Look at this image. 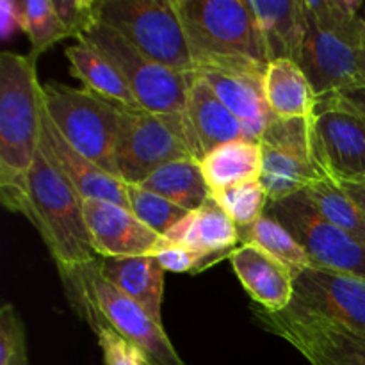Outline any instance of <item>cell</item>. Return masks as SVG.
Listing matches in <instances>:
<instances>
[{"mask_svg":"<svg viewBox=\"0 0 365 365\" xmlns=\"http://www.w3.org/2000/svg\"><path fill=\"white\" fill-rule=\"evenodd\" d=\"M34 57L0 53V200L21 214L27 178L39 150L41 84Z\"/></svg>","mask_w":365,"mask_h":365,"instance_id":"obj_1","label":"cell"},{"mask_svg":"<svg viewBox=\"0 0 365 365\" xmlns=\"http://www.w3.org/2000/svg\"><path fill=\"white\" fill-rule=\"evenodd\" d=\"M195 70L266 75L262 32L246 0H173Z\"/></svg>","mask_w":365,"mask_h":365,"instance_id":"obj_2","label":"cell"},{"mask_svg":"<svg viewBox=\"0 0 365 365\" xmlns=\"http://www.w3.org/2000/svg\"><path fill=\"white\" fill-rule=\"evenodd\" d=\"M21 216L38 230L57 271L77 269L100 259L86 223L84 198L41 148L29 171Z\"/></svg>","mask_w":365,"mask_h":365,"instance_id":"obj_3","label":"cell"},{"mask_svg":"<svg viewBox=\"0 0 365 365\" xmlns=\"http://www.w3.org/2000/svg\"><path fill=\"white\" fill-rule=\"evenodd\" d=\"M59 277L70 307L93 331L102 324L114 328L143 353L148 365H185L163 324L155 323L139 303L114 287L100 273L98 260L77 269L59 271Z\"/></svg>","mask_w":365,"mask_h":365,"instance_id":"obj_4","label":"cell"},{"mask_svg":"<svg viewBox=\"0 0 365 365\" xmlns=\"http://www.w3.org/2000/svg\"><path fill=\"white\" fill-rule=\"evenodd\" d=\"M41 102L64 139L86 159L118 178L120 103L86 88L75 89L56 82L41 84Z\"/></svg>","mask_w":365,"mask_h":365,"instance_id":"obj_5","label":"cell"},{"mask_svg":"<svg viewBox=\"0 0 365 365\" xmlns=\"http://www.w3.org/2000/svg\"><path fill=\"white\" fill-rule=\"evenodd\" d=\"M96 20L155 63L180 73L196 71L173 0H98Z\"/></svg>","mask_w":365,"mask_h":365,"instance_id":"obj_6","label":"cell"},{"mask_svg":"<svg viewBox=\"0 0 365 365\" xmlns=\"http://www.w3.org/2000/svg\"><path fill=\"white\" fill-rule=\"evenodd\" d=\"M77 41L91 45L118 68L143 109L184 121L191 73H180L155 63L100 21L78 36Z\"/></svg>","mask_w":365,"mask_h":365,"instance_id":"obj_7","label":"cell"},{"mask_svg":"<svg viewBox=\"0 0 365 365\" xmlns=\"http://www.w3.org/2000/svg\"><path fill=\"white\" fill-rule=\"evenodd\" d=\"M266 214L282 225L309 255L316 269L365 280V246L331 225L305 191L267 203Z\"/></svg>","mask_w":365,"mask_h":365,"instance_id":"obj_8","label":"cell"},{"mask_svg":"<svg viewBox=\"0 0 365 365\" xmlns=\"http://www.w3.org/2000/svg\"><path fill=\"white\" fill-rule=\"evenodd\" d=\"M299 66L317 100L365 88V18L316 29L307 24Z\"/></svg>","mask_w":365,"mask_h":365,"instance_id":"obj_9","label":"cell"},{"mask_svg":"<svg viewBox=\"0 0 365 365\" xmlns=\"http://www.w3.org/2000/svg\"><path fill=\"white\" fill-rule=\"evenodd\" d=\"M120 109L116 170L121 182L139 185L164 164L192 157L184 121L157 116L146 109L125 106Z\"/></svg>","mask_w":365,"mask_h":365,"instance_id":"obj_10","label":"cell"},{"mask_svg":"<svg viewBox=\"0 0 365 365\" xmlns=\"http://www.w3.org/2000/svg\"><path fill=\"white\" fill-rule=\"evenodd\" d=\"M264 330L298 349L310 365H365V339L314 314L287 307L282 312L253 309Z\"/></svg>","mask_w":365,"mask_h":365,"instance_id":"obj_11","label":"cell"},{"mask_svg":"<svg viewBox=\"0 0 365 365\" xmlns=\"http://www.w3.org/2000/svg\"><path fill=\"white\" fill-rule=\"evenodd\" d=\"M289 307L365 339L364 278L310 267L294 277V298Z\"/></svg>","mask_w":365,"mask_h":365,"instance_id":"obj_12","label":"cell"},{"mask_svg":"<svg viewBox=\"0 0 365 365\" xmlns=\"http://www.w3.org/2000/svg\"><path fill=\"white\" fill-rule=\"evenodd\" d=\"M39 148L57 168V171L77 189L82 198L103 200L130 210L127 200V184L77 152L56 127L43 107V102L39 107Z\"/></svg>","mask_w":365,"mask_h":365,"instance_id":"obj_13","label":"cell"},{"mask_svg":"<svg viewBox=\"0 0 365 365\" xmlns=\"http://www.w3.org/2000/svg\"><path fill=\"white\" fill-rule=\"evenodd\" d=\"M84 216L93 248L100 259L155 255L164 237L135 214L103 200H84Z\"/></svg>","mask_w":365,"mask_h":365,"instance_id":"obj_14","label":"cell"},{"mask_svg":"<svg viewBox=\"0 0 365 365\" xmlns=\"http://www.w3.org/2000/svg\"><path fill=\"white\" fill-rule=\"evenodd\" d=\"M184 130L189 150L198 160L225 143L252 139L245 125L225 107L205 78L196 71L189 81Z\"/></svg>","mask_w":365,"mask_h":365,"instance_id":"obj_15","label":"cell"},{"mask_svg":"<svg viewBox=\"0 0 365 365\" xmlns=\"http://www.w3.org/2000/svg\"><path fill=\"white\" fill-rule=\"evenodd\" d=\"M317 138L334 180L365 178V114L351 109H317Z\"/></svg>","mask_w":365,"mask_h":365,"instance_id":"obj_16","label":"cell"},{"mask_svg":"<svg viewBox=\"0 0 365 365\" xmlns=\"http://www.w3.org/2000/svg\"><path fill=\"white\" fill-rule=\"evenodd\" d=\"M235 277L257 307L282 312L294 298L292 271L255 245H241L230 255Z\"/></svg>","mask_w":365,"mask_h":365,"instance_id":"obj_17","label":"cell"},{"mask_svg":"<svg viewBox=\"0 0 365 365\" xmlns=\"http://www.w3.org/2000/svg\"><path fill=\"white\" fill-rule=\"evenodd\" d=\"M196 73L205 78L225 107L245 125L250 138L259 141L274 118L267 106L264 77L221 70H200Z\"/></svg>","mask_w":365,"mask_h":365,"instance_id":"obj_18","label":"cell"},{"mask_svg":"<svg viewBox=\"0 0 365 365\" xmlns=\"http://www.w3.org/2000/svg\"><path fill=\"white\" fill-rule=\"evenodd\" d=\"M266 43L269 61L299 63L307 38L303 0H246Z\"/></svg>","mask_w":365,"mask_h":365,"instance_id":"obj_19","label":"cell"},{"mask_svg":"<svg viewBox=\"0 0 365 365\" xmlns=\"http://www.w3.org/2000/svg\"><path fill=\"white\" fill-rule=\"evenodd\" d=\"M100 273L163 324L164 269L153 255L98 259Z\"/></svg>","mask_w":365,"mask_h":365,"instance_id":"obj_20","label":"cell"},{"mask_svg":"<svg viewBox=\"0 0 365 365\" xmlns=\"http://www.w3.org/2000/svg\"><path fill=\"white\" fill-rule=\"evenodd\" d=\"M164 239L196 252L232 253L239 245V228L210 196L202 207L175 225Z\"/></svg>","mask_w":365,"mask_h":365,"instance_id":"obj_21","label":"cell"},{"mask_svg":"<svg viewBox=\"0 0 365 365\" xmlns=\"http://www.w3.org/2000/svg\"><path fill=\"white\" fill-rule=\"evenodd\" d=\"M267 106L274 118H316L317 95L298 63L278 59L269 63L264 75Z\"/></svg>","mask_w":365,"mask_h":365,"instance_id":"obj_22","label":"cell"},{"mask_svg":"<svg viewBox=\"0 0 365 365\" xmlns=\"http://www.w3.org/2000/svg\"><path fill=\"white\" fill-rule=\"evenodd\" d=\"M210 196L232 185L260 180L262 145L255 139L225 143L200 160Z\"/></svg>","mask_w":365,"mask_h":365,"instance_id":"obj_23","label":"cell"},{"mask_svg":"<svg viewBox=\"0 0 365 365\" xmlns=\"http://www.w3.org/2000/svg\"><path fill=\"white\" fill-rule=\"evenodd\" d=\"M64 53L70 63V73L78 78L86 89L120 106L143 109L118 68L98 50L88 43L77 41L75 45L68 46Z\"/></svg>","mask_w":365,"mask_h":365,"instance_id":"obj_24","label":"cell"},{"mask_svg":"<svg viewBox=\"0 0 365 365\" xmlns=\"http://www.w3.org/2000/svg\"><path fill=\"white\" fill-rule=\"evenodd\" d=\"M139 185L189 212L202 207L210 198V189L203 177L200 160L195 157L164 164Z\"/></svg>","mask_w":365,"mask_h":365,"instance_id":"obj_25","label":"cell"},{"mask_svg":"<svg viewBox=\"0 0 365 365\" xmlns=\"http://www.w3.org/2000/svg\"><path fill=\"white\" fill-rule=\"evenodd\" d=\"M330 177L327 170L296 157L292 153L262 145V173L260 184L266 189L269 202H278L287 196L309 189L316 182Z\"/></svg>","mask_w":365,"mask_h":365,"instance_id":"obj_26","label":"cell"},{"mask_svg":"<svg viewBox=\"0 0 365 365\" xmlns=\"http://www.w3.org/2000/svg\"><path fill=\"white\" fill-rule=\"evenodd\" d=\"M239 242L241 245H255L262 248L264 252L284 262L294 277L312 267V262H310L305 250L296 242V239L278 221H274L267 214L259 217L255 223L239 228Z\"/></svg>","mask_w":365,"mask_h":365,"instance_id":"obj_27","label":"cell"},{"mask_svg":"<svg viewBox=\"0 0 365 365\" xmlns=\"http://www.w3.org/2000/svg\"><path fill=\"white\" fill-rule=\"evenodd\" d=\"M317 210L342 232L365 246V214L360 207L342 191L337 180L323 178L307 189Z\"/></svg>","mask_w":365,"mask_h":365,"instance_id":"obj_28","label":"cell"},{"mask_svg":"<svg viewBox=\"0 0 365 365\" xmlns=\"http://www.w3.org/2000/svg\"><path fill=\"white\" fill-rule=\"evenodd\" d=\"M24 14V32L31 41L29 56L38 59L56 43L70 38L66 27L53 11L52 0H20Z\"/></svg>","mask_w":365,"mask_h":365,"instance_id":"obj_29","label":"cell"},{"mask_svg":"<svg viewBox=\"0 0 365 365\" xmlns=\"http://www.w3.org/2000/svg\"><path fill=\"white\" fill-rule=\"evenodd\" d=\"M127 200L130 212L163 237L189 214V210L175 205L155 192L146 191L141 185L127 184Z\"/></svg>","mask_w":365,"mask_h":365,"instance_id":"obj_30","label":"cell"},{"mask_svg":"<svg viewBox=\"0 0 365 365\" xmlns=\"http://www.w3.org/2000/svg\"><path fill=\"white\" fill-rule=\"evenodd\" d=\"M212 198L221 205V209L230 216L237 228H245L255 223L259 217L266 214L269 196L260 180L245 182V184L232 185L220 192H214Z\"/></svg>","mask_w":365,"mask_h":365,"instance_id":"obj_31","label":"cell"},{"mask_svg":"<svg viewBox=\"0 0 365 365\" xmlns=\"http://www.w3.org/2000/svg\"><path fill=\"white\" fill-rule=\"evenodd\" d=\"M232 253H203L185 246L173 245L164 239V245L155 253V259L163 266L164 271L171 273H203L209 267L216 266L221 260L230 259Z\"/></svg>","mask_w":365,"mask_h":365,"instance_id":"obj_32","label":"cell"},{"mask_svg":"<svg viewBox=\"0 0 365 365\" xmlns=\"http://www.w3.org/2000/svg\"><path fill=\"white\" fill-rule=\"evenodd\" d=\"M27 348L24 321L14 305L6 303L0 309V365H11Z\"/></svg>","mask_w":365,"mask_h":365,"instance_id":"obj_33","label":"cell"},{"mask_svg":"<svg viewBox=\"0 0 365 365\" xmlns=\"http://www.w3.org/2000/svg\"><path fill=\"white\" fill-rule=\"evenodd\" d=\"M95 335L106 365H148L143 353L134 344L125 341L114 328L102 324L96 328Z\"/></svg>","mask_w":365,"mask_h":365,"instance_id":"obj_34","label":"cell"},{"mask_svg":"<svg viewBox=\"0 0 365 365\" xmlns=\"http://www.w3.org/2000/svg\"><path fill=\"white\" fill-rule=\"evenodd\" d=\"M52 6L66 27L70 38H78L98 21L96 20L98 0H52Z\"/></svg>","mask_w":365,"mask_h":365,"instance_id":"obj_35","label":"cell"},{"mask_svg":"<svg viewBox=\"0 0 365 365\" xmlns=\"http://www.w3.org/2000/svg\"><path fill=\"white\" fill-rule=\"evenodd\" d=\"M16 31H24V14L20 0L0 2V32L4 39H9Z\"/></svg>","mask_w":365,"mask_h":365,"instance_id":"obj_36","label":"cell"},{"mask_svg":"<svg viewBox=\"0 0 365 365\" xmlns=\"http://www.w3.org/2000/svg\"><path fill=\"white\" fill-rule=\"evenodd\" d=\"M330 107L351 109L365 114V88L337 93V95H331L317 102V109H330Z\"/></svg>","mask_w":365,"mask_h":365,"instance_id":"obj_37","label":"cell"},{"mask_svg":"<svg viewBox=\"0 0 365 365\" xmlns=\"http://www.w3.org/2000/svg\"><path fill=\"white\" fill-rule=\"evenodd\" d=\"M342 191L360 207L365 214V178H353V180H337Z\"/></svg>","mask_w":365,"mask_h":365,"instance_id":"obj_38","label":"cell"},{"mask_svg":"<svg viewBox=\"0 0 365 365\" xmlns=\"http://www.w3.org/2000/svg\"><path fill=\"white\" fill-rule=\"evenodd\" d=\"M11 365H31V362H29V349H25V351H21L20 355L16 356V359L11 362Z\"/></svg>","mask_w":365,"mask_h":365,"instance_id":"obj_39","label":"cell"},{"mask_svg":"<svg viewBox=\"0 0 365 365\" xmlns=\"http://www.w3.org/2000/svg\"><path fill=\"white\" fill-rule=\"evenodd\" d=\"M364 18H365V16H364Z\"/></svg>","mask_w":365,"mask_h":365,"instance_id":"obj_40","label":"cell"}]
</instances>
